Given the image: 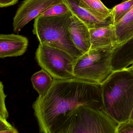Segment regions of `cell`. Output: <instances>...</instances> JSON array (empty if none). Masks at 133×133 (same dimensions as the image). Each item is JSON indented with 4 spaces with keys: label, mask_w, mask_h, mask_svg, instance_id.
Segmentation results:
<instances>
[{
    "label": "cell",
    "mask_w": 133,
    "mask_h": 133,
    "mask_svg": "<svg viewBox=\"0 0 133 133\" xmlns=\"http://www.w3.org/2000/svg\"><path fill=\"white\" fill-rule=\"evenodd\" d=\"M80 105L104 110L101 84L77 78L54 79L52 87L33 104L41 133H54Z\"/></svg>",
    "instance_id": "6da1fadb"
},
{
    "label": "cell",
    "mask_w": 133,
    "mask_h": 133,
    "mask_svg": "<svg viewBox=\"0 0 133 133\" xmlns=\"http://www.w3.org/2000/svg\"><path fill=\"white\" fill-rule=\"evenodd\" d=\"M105 111L118 123L129 120L133 109V71H113L101 84Z\"/></svg>",
    "instance_id": "7a4b0ae2"
},
{
    "label": "cell",
    "mask_w": 133,
    "mask_h": 133,
    "mask_svg": "<svg viewBox=\"0 0 133 133\" xmlns=\"http://www.w3.org/2000/svg\"><path fill=\"white\" fill-rule=\"evenodd\" d=\"M72 15L70 12L59 16H39L34 19L33 32L40 44L62 50L76 60L84 53L76 47L69 35Z\"/></svg>",
    "instance_id": "3957f363"
},
{
    "label": "cell",
    "mask_w": 133,
    "mask_h": 133,
    "mask_svg": "<svg viewBox=\"0 0 133 133\" xmlns=\"http://www.w3.org/2000/svg\"><path fill=\"white\" fill-rule=\"evenodd\" d=\"M118 124L105 110L80 105L54 133H118Z\"/></svg>",
    "instance_id": "277c9868"
},
{
    "label": "cell",
    "mask_w": 133,
    "mask_h": 133,
    "mask_svg": "<svg viewBox=\"0 0 133 133\" xmlns=\"http://www.w3.org/2000/svg\"><path fill=\"white\" fill-rule=\"evenodd\" d=\"M115 48L90 49L76 59L73 66L75 78L102 84L112 72V60Z\"/></svg>",
    "instance_id": "5b68a950"
},
{
    "label": "cell",
    "mask_w": 133,
    "mask_h": 133,
    "mask_svg": "<svg viewBox=\"0 0 133 133\" xmlns=\"http://www.w3.org/2000/svg\"><path fill=\"white\" fill-rule=\"evenodd\" d=\"M35 57L39 66L54 79L75 78L73 74L75 59L67 52L40 43L35 53Z\"/></svg>",
    "instance_id": "8992f818"
},
{
    "label": "cell",
    "mask_w": 133,
    "mask_h": 133,
    "mask_svg": "<svg viewBox=\"0 0 133 133\" xmlns=\"http://www.w3.org/2000/svg\"><path fill=\"white\" fill-rule=\"evenodd\" d=\"M62 0H24L18 8L13 20V31L18 33L30 21Z\"/></svg>",
    "instance_id": "52a82bcc"
},
{
    "label": "cell",
    "mask_w": 133,
    "mask_h": 133,
    "mask_svg": "<svg viewBox=\"0 0 133 133\" xmlns=\"http://www.w3.org/2000/svg\"><path fill=\"white\" fill-rule=\"evenodd\" d=\"M71 13L85 23L89 29L113 24L112 15H106L87 9L79 0H62ZM114 25V24H113Z\"/></svg>",
    "instance_id": "ba28073f"
},
{
    "label": "cell",
    "mask_w": 133,
    "mask_h": 133,
    "mask_svg": "<svg viewBox=\"0 0 133 133\" xmlns=\"http://www.w3.org/2000/svg\"><path fill=\"white\" fill-rule=\"evenodd\" d=\"M29 41L26 37L15 34L0 35V58L23 55L27 50Z\"/></svg>",
    "instance_id": "9c48e42d"
},
{
    "label": "cell",
    "mask_w": 133,
    "mask_h": 133,
    "mask_svg": "<svg viewBox=\"0 0 133 133\" xmlns=\"http://www.w3.org/2000/svg\"><path fill=\"white\" fill-rule=\"evenodd\" d=\"M89 31L91 44L90 49L116 48L119 45L115 27L113 24L89 29Z\"/></svg>",
    "instance_id": "30bf717a"
},
{
    "label": "cell",
    "mask_w": 133,
    "mask_h": 133,
    "mask_svg": "<svg viewBox=\"0 0 133 133\" xmlns=\"http://www.w3.org/2000/svg\"><path fill=\"white\" fill-rule=\"evenodd\" d=\"M69 31L73 44L78 50L84 54L90 50L91 44L89 29L73 15L71 17Z\"/></svg>",
    "instance_id": "8fae6325"
},
{
    "label": "cell",
    "mask_w": 133,
    "mask_h": 133,
    "mask_svg": "<svg viewBox=\"0 0 133 133\" xmlns=\"http://www.w3.org/2000/svg\"><path fill=\"white\" fill-rule=\"evenodd\" d=\"M31 80L33 87L39 94V96H43L47 93L54 83V79L43 69L34 73Z\"/></svg>",
    "instance_id": "7c38bea8"
},
{
    "label": "cell",
    "mask_w": 133,
    "mask_h": 133,
    "mask_svg": "<svg viewBox=\"0 0 133 133\" xmlns=\"http://www.w3.org/2000/svg\"><path fill=\"white\" fill-rule=\"evenodd\" d=\"M133 24V7L118 22L114 25L119 45L126 41L128 31Z\"/></svg>",
    "instance_id": "4fadbf2b"
},
{
    "label": "cell",
    "mask_w": 133,
    "mask_h": 133,
    "mask_svg": "<svg viewBox=\"0 0 133 133\" xmlns=\"http://www.w3.org/2000/svg\"><path fill=\"white\" fill-rule=\"evenodd\" d=\"M133 7V0H130L113 7L111 9V14L113 17V24L118 22Z\"/></svg>",
    "instance_id": "5bb4252c"
},
{
    "label": "cell",
    "mask_w": 133,
    "mask_h": 133,
    "mask_svg": "<svg viewBox=\"0 0 133 133\" xmlns=\"http://www.w3.org/2000/svg\"><path fill=\"white\" fill-rule=\"evenodd\" d=\"M80 4L87 9L106 15H111V9L106 7L100 0H79Z\"/></svg>",
    "instance_id": "9a60e30c"
},
{
    "label": "cell",
    "mask_w": 133,
    "mask_h": 133,
    "mask_svg": "<svg viewBox=\"0 0 133 133\" xmlns=\"http://www.w3.org/2000/svg\"><path fill=\"white\" fill-rule=\"evenodd\" d=\"M70 12L68 6L63 1L49 8L40 15L43 17L59 16Z\"/></svg>",
    "instance_id": "2e32d148"
},
{
    "label": "cell",
    "mask_w": 133,
    "mask_h": 133,
    "mask_svg": "<svg viewBox=\"0 0 133 133\" xmlns=\"http://www.w3.org/2000/svg\"><path fill=\"white\" fill-rule=\"evenodd\" d=\"M7 95L4 92V85L0 82V120H7L9 114L5 104V99Z\"/></svg>",
    "instance_id": "e0dca14e"
},
{
    "label": "cell",
    "mask_w": 133,
    "mask_h": 133,
    "mask_svg": "<svg viewBox=\"0 0 133 133\" xmlns=\"http://www.w3.org/2000/svg\"><path fill=\"white\" fill-rule=\"evenodd\" d=\"M118 133H133V121L129 119L119 123L117 128Z\"/></svg>",
    "instance_id": "ac0fdd59"
},
{
    "label": "cell",
    "mask_w": 133,
    "mask_h": 133,
    "mask_svg": "<svg viewBox=\"0 0 133 133\" xmlns=\"http://www.w3.org/2000/svg\"><path fill=\"white\" fill-rule=\"evenodd\" d=\"M18 0H0V7L5 8L14 5L17 3Z\"/></svg>",
    "instance_id": "d6986e66"
},
{
    "label": "cell",
    "mask_w": 133,
    "mask_h": 133,
    "mask_svg": "<svg viewBox=\"0 0 133 133\" xmlns=\"http://www.w3.org/2000/svg\"><path fill=\"white\" fill-rule=\"evenodd\" d=\"M13 127L7 120H0V131L11 129Z\"/></svg>",
    "instance_id": "ffe728a7"
},
{
    "label": "cell",
    "mask_w": 133,
    "mask_h": 133,
    "mask_svg": "<svg viewBox=\"0 0 133 133\" xmlns=\"http://www.w3.org/2000/svg\"><path fill=\"white\" fill-rule=\"evenodd\" d=\"M0 133H19L18 130L14 128H11V129H8L5 130H4L0 131Z\"/></svg>",
    "instance_id": "44dd1931"
},
{
    "label": "cell",
    "mask_w": 133,
    "mask_h": 133,
    "mask_svg": "<svg viewBox=\"0 0 133 133\" xmlns=\"http://www.w3.org/2000/svg\"><path fill=\"white\" fill-rule=\"evenodd\" d=\"M133 37V24L130 26L129 31L126 37V41L131 39Z\"/></svg>",
    "instance_id": "7402d4cb"
},
{
    "label": "cell",
    "mask_w": 133,
    "mask_h": 133,
    "mask_svg": "<svg viewBox=\"0 0 133 133\" xmlns=\"http://www.w3.org/2000/svg\"><path fill=\"white\" fill-rule=\"evenodd\" d=\"M130 70H132L133 71V63L130 66H129V67H127Z\"/></svg>",
    "instance_id": "603a6c76"
},
{
    "label": "cell",
    "mask_w": 133,
    "mask_h": 133,
    "mask_svg": "<svg viewBox=\"0 0 133 133\" xmlns=\"http://www.w3.org/2000/svg\"><path fill=\"white\" fill-rule=\"evenodd\" d=\"M130 120H133V109L132 111V113H131V115H130Z\"/></svg>",
    "instance_id": "cb8c5ba5"
},
{
    "label": "cell",
    "mask_w": 133,
    "mask_h": 133,
    "mask_svg": "<svg viewBox=\"0 0 133 133\" xmlns=\"http://www.w3.org/2000/svg\"><path fill=\"white\" fill-rule=\"evenodd\" d=\"M130 1V0H123L122 2H125L128 1Z\"/></svg>",
    "instance_id": "d4e9b609"
}]
</instances>
